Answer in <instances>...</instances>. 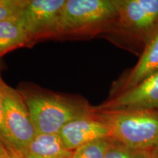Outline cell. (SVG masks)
<instances>
[{
  "mask_svg": "<svg viewBox=\"0 0 158 158\" xmlns=\"http://www.w3.org/2000/svg\"><path fill=\"white\" fill-rule=\"evenodd\" d=\"M95 110L114 141L141 150H152L158 144V110Z\"/></svg>",
  "mask_w": 158,
  "mask_h": 158,
  "instance_id": "6da1fadb",
  "label": "cell"
},
{
  "mask_svg": "<svg viewBox=\"0 0 158 158\" xmlns=\"http://www.w3.org/2000/svg\"><path fill=\"white\" fill-rule=\"evenodd\" d=\"M37 134H59L66 124L76 118L94 113L95 108L85 102L46 93H22Z\"/></svg>",
  "mask_w": 158,
  "mask_h": 158,
  "instance_id": "7a4b0ae2",
  "label": "cell"
},
{
  "mask_svg": "<svg viewBox=\"0 0 158 158\" xmlns=\"http://www.w3.org/2000/svg\"><path fill=\"white\" fill-rule=\"evenodd\" d=\"M115 0H66L61 13L58 36L80 35L115 26Z\"/></svg>",
  "mask_w": 158,
  "mask_h": 158,
  "instance_id": "3957f363",
  "label": "cell"
},
{
  "mask_svg": "<svg viewBox=\"0 0 158 158\" xmlns=\"http://www.w3.org/2000/svg\"><path fill=\"white\" fill-rule=\"evenodd\" d=\"M115 27L146 46L158 32V0H115Z\"/></svg>",
  "mask_w": 158,
  "mask_h": 158,
  "instance_id": "277c9868",
  "label": "cell"
},
{
  "mask_svg": "<svg viewBox=\"0 0 158 158\" xmlns=\"http://www.w3.org/2000/svg\"><path fill=\"white\" fill-rule=\"evenodd\" d=\"M3 102L6 127L17 158L29 147L37 132L21 92L5 84Z\"/></svg>",
  "mask_w": 158,
  "mask_h": 158,
  "instance_id": "5b68a950",
  "label": "cell"
},
{
  "mask_svg": "<svg viewBox=\"0 0 158 158\" xmlns=\"http://www.w3.org/2000/svg\"><path fill=\"white\" fill-rule=\"evenodd\" d=\"M66 0H29L19 15L31 44L58 36L61 13Z\"/></svg>",
  "mask_w": 158,
  "mask_h": 158,
  "instance_id": "8992f818",
  "label": "cell"
},
{
  "mask_svg": "<svg viewBox=\"0 0 158 158\" xmlns=\"http://www.w3.org/2000/svg\"><path fill=\"white\" fill-rule=\"evenodd\" d=\"M59 135L70 152L89 142L110 138L108 126L94 114L73 120L61 129Z\"/></svg>",
  "mask_w": 158,
  "mask_h": 158,
  "instance_id": "52a82bcc",
  "label": "cell"
},
{
  "mask_svg": "<svg viewBox=\"0 0 158 158\" xmlns=\"http://www.w3.org/2000/svg\"><path fill=\"white\" fill-rule=\"evenodd\" d=\"M100 110H158V71L131 89L119 93Z\"/></svg>",
  "mask_w": 158,
  "mask_h": 158,
  "instance_id": "ba28073f",
  "label": "cell"
},
{
  "mask_svg": "<svg viewBox=\"0 0 158 158\" xmlns=\"http://www.w3.org/2000/svg\"><path fill=\"white\" fill-rule=\"evenodd\" d=\"M157 71H158V32L145 46L138 63L124 81L120 93L135 87Z\"/></svg>",
  "mask_w": 158,
  "mask_h": 158,
  "instance_id": "9c48e42d",
  "label": "cell"
},
{
  "mask_svg": "<svg viewBox=\"0 0 158 158\" xmlns=\"http://www.w3.org/2000/svg\"><path fill=\"white\" fill-rule=\"evenodd\" d=\"M72 152L64 147L59 134H37L17 158H68Z\"/></svg>",
  "mask_w": 158,
  "mask_h": 158,
  "instance_id": "30bf717a",
  "label": "cell"
},
{
  "mask_svg": "<svg viewBox=\"0 0 158 158\" xmlns=\"http://www.w3.org/2000/svg\"><path fill=\"white\" fill-rule=\"evenodd\" d=\"M31 44L19 15L0 22V57L14 49Z\"/></svg>",
  "mask_w": 158,
  "mask_h": 158,
  "instance_id": "8fae6325",
  "label": "cell"
},
{
  "mask_svg": "<svg viewBox=\"0 0 158 158\" xmlns=\"http://www.w3.org/2000/svg\"><path fill=\"white\" fill-rule=\"evenodd\" d=\"M111 141L108 138L84 144L72 152L71 158H105Z\"/></svg>",
  "mask_w": 158,
  "mask_h": 158,
  "instance_id": "7c38bea8",
  "label": "cell"
},
{
  "mask_svg": "<svg viewBox=\"0 0 158 158\" xmlns=\"http://www.w3.org/2000/svg\"><path fill=\"white\" fill-rule=\"evenodd\" d=\"M111 144L105 158H155L151 150L135 149L111 140Z\"/></svg>",
  "mask_w": 158,
  "mask_h": 158,
  "instance_id": "4fadbf2b",
  "label": "cell"
},
{
  "mask_svg": "<svg viewBox=\"0 0 158 158\" xmlns=\"http://www.w3.org/2000/svg\"><path fill=\"white\" fill-rule=\"evenodd\" d=\"M29 0H0V22L19 15Z\"/></svg>",
  "mask_w": 158,
  "mask_h": 158,
  "instance_id": "5bb4252c",
  "label": "cell"
},
{
  "mask_svg": "<svg viewBox=\"0 0 158 158\" xmlns=\"http://www.w3.org/2000/svg\"><path fill=\"white\" fill-rule=\"evenodd\" d=\"M5 82L2 78L0 75V141L7 148V149L10 152L13 157L16 158V153H15L13 142L10 136L7 127H6L5 116H4V85Z\"/></svg>",
  "mask_w": 158,
  "mask_h": 158,
  "instance_id": "9a60e30c",
  "label": "cell"
},
{
  "mask_svg": "<svg viewBox=\"0 0 158 158\" xmlns=\"http://www.w3.org/2000/svg\"><path fill=\"white\" fill-rule=\"evenodd\" d=\"M0 158H15L1 141H0Z\"/></svg>",
  "mask_w": 158,
  "mask_h": 158,
  "instance_id": "2e32d148",
  "label": "cell"
},
{
  "mask_svg": "<svg viewBox=\"0 0 158 158\" xmlns=\"http://www.w3.org/2000/svg\"><path fill=\"white\" fill-rule=\"evenodd\" d=\"M151 152L152 154L154 157L158 158V144L151 150Z\"/></svg>",
  "mask_w": 158,
  "mask_h": 158,
  "instance_id": "e0dca14e",
  "label": "cell"
},
{
  "mask_svg": "<svg viewBox=\"0 0 158 158\" xmlns=\"http://www.w3.org/2000/svg\"><path fill=\"white\" fill-rule=\"evenodd\" d=\"M68 158H71V157H68Z\"/></svg>",
  "mask_w": 158,
  "mask_h": 158,
  "instance_id": "ac0fdd59",
  "label": "cell"
}]
</instances>
